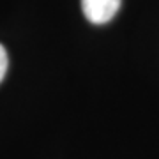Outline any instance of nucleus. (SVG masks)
Segmentation results:
<instances>
[{"label": "nucleus", "instance_id": "obj_2", "mask_svg": "<svg viewBox=\"0 0 159 159\" xmlns=\"http://www.w3.org/2000/svg\"><path fill=\"white\" fill-rule=\"evenodd\" d=\"M7 66H9V58H7V51L6 48L0 44V81L4 80V76H6L7 73Z\"/></svg>", "mask_w": 159, "mask_h": 159}, {"label": "nucleus", "instance_id": "obj_1", "mask_svg": "<svg viewBox=\"0 0 159 159\" xmlns=\"http://www.w3.org/2000/svg\"><path fill=\"white\" fill-rule=\"evenodd\" d=\"M122 0H81L83 14L90 23L102 25L108 23L120 9Z\"/></svg>", "mask_w": 159, "mask_h": 159}]
</instances>
